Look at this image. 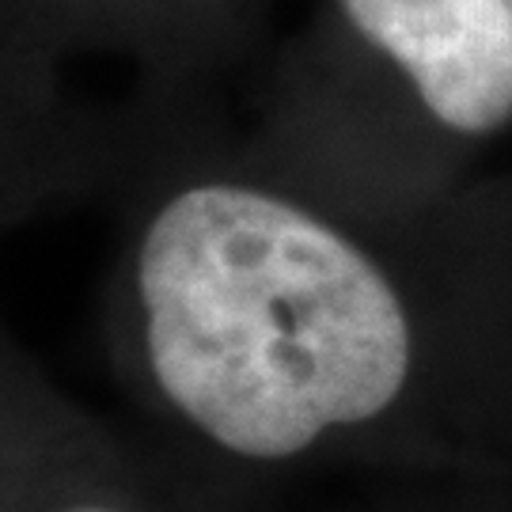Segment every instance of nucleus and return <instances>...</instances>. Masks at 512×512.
<instances>
[{
  "label": "nucleus",
  "instance_id": "5",
  "mask_svg": "<svg viewBox=\"0 0 512 512\" xmlns=\"http://www.w3.org/2000/svg\"><path fill=\"white\" fill-rule=\"evenodd\" d=\"M114 475L107 444L88 433L80 421L12 494L0 501V512H137L129 501L110 494L103 478Z\"/></svg>",
  "mask_w": 512,
  "mask_h": 512
},
{
  "label": "nucleus",
  "instance_id": "2",
  "mask_svg": "<svg viewBox=\"0 0 512 512\" xmlns=\"http://www.w3.org/2000/svg\"><path fill=\"white\" fill-rule=\"evenodd\" d=\"M334 8L433 122L459 137L512 126V0H334Z\"/></svg>",
  "mask_w": 512,
  "mask_h": 512
},
{
  "label": "nucleus",
  "instance_id": "4",
  "mask_svg": "<svg viewBox=\"0 0 512 512\" xmlns=\"http://www.w3.org/2000/svg\"><path fill=\"white\" fill-rule=\"evenodd\" d=\"M213 0H0V35L80 65L84 57H164Z\"/></svg>",
  "mask_w": 512,
  "mask_h": 512
},
{
  "label": "nucleus",
  "instance_id": "1",
  "mask_svg": "<svg viewBox=\"0 0 512 512\" xmlns=\"http://www.w3.org/2000/svg\"><path fill=\"white\" fill-rule=\"evenodd\" d=\"M122 296L148 395L247 467L380 421L414 376V323L384 266L274 186L160 190L129 232Z\"/></svg>",
  "mask_w": 512,
  "mask_h": 512
},
{
  "label": "nucleus",
  "instance_id": "3",
  "mask_svg": "<svg viewBox=\"0 0 512 512\" xmlns=\"http://www.w3.org/2000/svg\"><path fill=\"white\" fill-rule=\"evenodd\" d=\"M61 57L0 35V236L84 202L122 160V133Z\"/></svg>",
  "mask_w": 512,
  "mask_h": 512
}]
</instances>
